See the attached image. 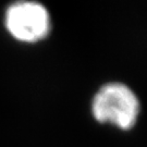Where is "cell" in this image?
I'll use <instances>...</instances> for the list:
<instances>
[{
  "label": "cell",
  "mask_w": 147,
  "mask_h": 147,
  "mask_svg": "<svg viewBox=\"0 0 147 147\" xmlns=\"http://www.w3.org/2000/svg\"><path fill=\"white\" fill-rule=\"evenodd\" d=\"M90 110L97 122L129 131L138 120L141 104L129 85L122 82H108L95 93Z\"/></svg>",
  "instance_id": "cell-1"
},
{
  "label": "cell",
  "mask_w": 147,
  "mask_h": 147,
  "mask_svg": "<svg viewBox=\"0 0 147 147\" xmlns=\"http://www.w3.org/2000/svg\"><path fill=\"white\" fill-rule=\"evenodd\" d=\"M3 24L16 40L36 44L44 40L51 31V18L45 5L37 1H16L5 11Z\"/></svg>",
  "instance_id": "cell-2"
}]
</instances>
